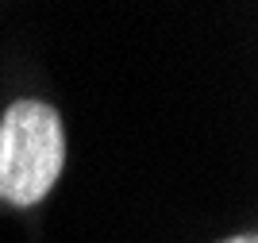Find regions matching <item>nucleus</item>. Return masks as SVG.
Returning a JSON list of instances; mask_svg holds the SVG:
<instances>
[{
  "instance_id": "obj_1",
  "label": "nucleus",
  "mask_w": 258,
  "mask_h": 243,
  "mask_svg": "<svg viewBox=\"0 0 258 243\" xmlns=\"http://www.w3.org/2000/svg\"><path fill=\"white\" fill-rule=\"evenodd\" d=\"M66 162L62 120L43 101H16L0 120V201L35 205L54 189Z\"/></svg>"
},
{
  "instance_id": "obj_2",
  "label": "nucleus",
  "mask_w": 258,
  "mask_h": 243,
  "mask_svg": "<svg viewBox=\"0 0 258 243\" xmlns=\"http://www.w3.org/2000/svg\"><path fill=\"white\" fill-rule=\"evenodd\" d=\"M224 243H258L254 235H235V239H224Z\"/></svg>"
}]
</instances>
